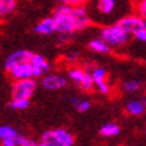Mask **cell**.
Here are the masks:
<instances>
[{
  "label": "cell",
  "instance_id": "6da1fadb",
  "mask_svg": "<svg viewBox=\"0 0 146 146\" xmlns=\"http://www.w3.org/2000/svg\"><path fill=\"white\" fill-rule=\"evenodd\" d=\"M52 16L58 34L71 35L87 28L91 24L90 15L83 5L59 4V7L54 11Z\"/></svg>",
  "mask_w": 146,
  "mask_h": 146
},
{
  "label": "cell",
  "instance_id": "7a4b0ae2",
  "mask_svg": "<svg viewBox=\"0 0 146 146\" xmlns=\"http://www.w3.org/2000/svg\"><path fill=\"white\" fill-rule=\"evenodd\" d=\"M75 137L66 129L47 130L40 137L42 146H74Z\"/></svg>",
  "mask_w": 146,
  "mask_h": 146
},
{
  "label": "cell",
  "instance_id": "3957f363",
  "mask_svg": "<svg viewBox=\"0 0 146 146\" xmlns=\"http://www.w3.org/2000/svg\"><path fill=\"white\" fill-rule=\"evenodd\" d=\"M101 38L110 47H121L129 42L130 35L117 23V24L103 27L101 30Z\"/></svg>",
  "mask_w": 146,
  "mask_h": 146
},
{
  "label": "cell",
  "instance_id": "277c9868",
  "mask_svg": "<svg viewBox=\"0 0 146 146\" xmlns=\"http://www.w3.org/2000/svg\"><path fill=\"white\" fill-rule=\"evenodd\" d=\"M36 90V82L34 78L16 79L12 86L13 99H30Z\"/></svg>",
  "mask_w": 146,
  "mask_h": 146
},
{
  "label": "cell",
  "instance_id": "5b68a950",
  "mask_svg": "<svg viewBox=\"0 0 146 146\" xmlns=\"http://www.w3.org/2000/svg\"><path fill=\"white\" fill-rule=\"evenodd\" d=\"M68 76L70 79L76 83V86L83 91H91L94 89V82H93V76L90 72H87L83 68H78L74 67L68 71Z\"/></svg>",
  "mask_w": 146,
  "mask_h": 146
},
{
  "label": "cell",
  "instance_id": "8992f818",
  "mask_svg": "<svg viewBox=\"0 0 146 146\" xmlns=\"http://www.w3.org/2000/svg\"><path fill=\"white\" fill-rule=\"evenodd\" d=\"M122 28L127 32L129 35H135L138 31H141L142 28L146 27V20L142 19L138 13L135 15H126L118 22Z\"/></svg>",
  "mask_w": 146,
  "mask_h": 146
},
{
  "label": "cell",
  "instance_id": "52a82bcc",
  "mask_svg": "<svg viewBox=\"0 0 146 146\" xmlns=\"http://www.w3.org/2000/svg\"><path fill=\"white\" fill-rule=\"evenodd\" d=\"M91 76H93L94 86L98 89V91L101 94L109 95L110 94V84L107 82V71L102 67H97L93 70Z\"/></svg>",
  "mask_w": 146,
  "mask_h": 146
},
{
  "label": "cell",
  "instance_id": "ba28073f",
  "mask_svg": "<svg viewBox=\"0 0 146 146\" xmlns=\"http://www.w3.org/2000/svg\"><path fill=\"white\" fill-rule=\"evenodd\" d=\"M9 75L12 76L13 79H26V78H34V72H32V66L30 60L26 62H20L18 64L12 66L8 70Z\"/></svg>",
  "mask_w": 146,
  "mask_h": 146
},
{
  "label": "cell",
  "instance_id": "9c48e42d",
  "mask_svg": "<svg viewBox=\"0 0 146 146\" xmlns=\"http://www.w3.org/2000/svg\"><path fill=\"white\" fill-rule=\"evenodd\" d=\"M66 84H67V79L62 75H58V74L46 75L44 78H43V80H42V86H43L46 90H50V91L63 89Z\"/></svg>",
  "mask_w": 146,
  "mask_h": 146
},
{
  "label": "cell",
  "instance_id": "30bf717a",
  "mask_svg": "<svg viewBox=\"0 0 146 146\" xmlns=\"http://www.w3.org/2000/svg\"><path fill=\"white\" fill-rule=\"evenodd\" d=\"M30 63H31V66H32L34 78L46 74L50 68V63L47 62V59L44 56H42V55H38V54H32L31 59H30Z\"/></svg>",
  "mask_w": 146,
  "mask_h": 146
},
{
  "label": "cell",
  "instance_id": "8fae6325",
  "mask_svg": "<svg viewBox=\"0 0 146 146\" xmlns=\"http://www.w3.org/2000/svg\"><path fill=\"white\" fill-rule=\"evenodd\" d=\"M32 56V52L31 51H27V50H18L9 55L4 62V68L7 71L11 68L12 66L18 64L20 62H26V60H30Z\"/></svg>",
  "mask_w": 146,
  "mask_h": 146
},
{
  "label": "cell",
  "instance_id": "7c38bea8",
  "mask_svg": "<svg viewBox=\"0 0 146 146\" xmlns=\"http://www.w3.org/2000/svg\"><path fill=\"white\" fill-rule=\"evenodd\" d=\"M34 31H35L36 34H39V35H51L54 32H56L54 16H48V18L42 19V20L34 27Z\"/></svg>",
  "mask_w": 146,
  "mask_h": 146
},
{
  "label": "cell",
  "instance_id": "4fadbf2b",
  "mask_svg": "<svg viewBox=\"0 0 146 146\" xmlns=\"http://www.w3.org/2000/svg\"><path fill=\"white\" fill-rule=\"evenodd\" d=\"M146 111V99H133L126 103V113L133 117L142 115Z\"/></svg>",
  "mask_w": 146,
  "mask_h": 146
},
{
  "label": "cell",
  "instance_id": "5bb4252c",
  "mask_svg": "<svg viewBox=\"0 0 146 146\" xmlns=\"http://www.w3.org/2000/svg\"><path fill=\"white\" fill-rule=\"evenodd\" d=\"M89 48L93 52H97V54H109L110 52V46L107 44L102 38L90 40L89 42Z\"/></svg>",
  "mask_w": 146,
  "mask_h": 146
},
{
  "label": "cell",
  "instance_id": "9a60e30c",
  "mask_svg": "<svg viewBox=\"0 0 146 146\" xmlns=\"http://www.w3.org/2000/svg\"><path fill=\"white\" fill-rule=\"evenodd\" d=\"M97 8L103 15H110L117 8V0H97Z\"/></svg>",
  "mask_w": 146,
  "mask_h": 146
},
{
  "label": "cell",
  "instance_id": "2e32d148",
  "mask_svg": "<svg viewBox=\"0 0 146 146\" xmlns=\"http://www.w3.org/2000/svg\"><path fill=\"white\" fill-rule=\"evenodd\" d=\"M16 9V0H0V19L7 18Z\"/></svg>",
  "mask_w": 146,
  "mask_h": 146
},
{
  "label": "cell",
  "instance_id": "e0dca14e",
  "mask_svg": "<svg viewBox=\"0 0 146 146\" xmlns=\"http://www.w3.org/2000/svg\"><path fill=\"white\" fill-rule=\"evenodd\" d=\"M121 131L119 126L117 123H106L103 125L101 127V135H103V137L106 138H110V137H115V135H118Z\"/></svg>",
  "mask_w": 146,
  "mask_h": 146
},
{
  "label": "cell",
  "instance_id": "ac0fdd59",
  "mask_svg": "<svg viewBox=\"0 0 146 146\" xmlns=\"http://www.w3.org/2000/svg\"><path fill=\"white\" fill-rule=\"evenodd\" d=\"M70 103L75 107L79 113H86V111H89L90 107H91V103H90L89 101H86V99H79V98H71Z\"/></svg>",
  "mask_w": 146,
  "mask_h": 146
},
{
  "label": "cell",
  "instance_id": "d6986e66",
  "mask_svg": "<svg viewBox=\"0 0 146 146\" xmlns=\"http://www.w3.org/2000/svg\"><path fill=\"white\" fill-rule=\"evenodd\" d=\"M16 137H18V131L13 127H11V126H0V141Z\"/></svg>",
  "mask_w": 146,
  "mask_h": 146
},
{
  "label": "cell",
  "instance_id": "ffe728a7",
  "mask_svg": "<svg viewBox=\"0 0 146 146\" xmlns=\"http://www.w3.org/2000/svg\"><path fill=\"white\" fill-rule=\"evenodd\" d=\"M141 89V83L138 82V80H126L123 84H122V90H123L125 93L127 94H133V93H137L138 90Z\"/></svg>",
  "mask_w": 146,
  "mask_h": 146
},
{
  "label": "cell",
  "instance_id": "44dd1931",
  "mask_svg": "<svg viewBox=\"0 0 146 146\" xmlns=\"http://www.w3.org/2000/svg\"><path fill=\"white\" fill-rule=\"evenodd\" d=\"M30 106V99H13L9 103V107L13 110H26Z\"/></svg>",
  "mask_w": 146,
  "mask_h": 146
},
{
  "label": "cell",
  "instance_id": "7402d4cb",
  "mask_svg": "<svg viewBox=\"0 0 146 146\" xmlns=\"http://www.w3.org/2000/svg\"><path fill=\"white\" fill-rule=\"evenodd\" d=\"M39 143L34 141L32 138L24 137V135H19L18 134V146H38Z\"/></svg>",
  "mask_w": 146,
  "mask_h": 146
},
{
  "label": "cell",
  "instance_id": "603a6c76",
  "mask_svg": "<svg viewBox=\"0 0 146 146\" xmlns=\"http://www.w3.org/2000/svg\"><path fill=\"white\" fill-rule=\"evenodd\" d=\"M137 13L142 19L146 20V0H138L137 1Z\"/></svg>",
  "mask_w": 146,
  "mask_h": 146
},
{
  "label": "cell",
  "instance_id": "cb8c5ba5",
  "mask_svg": "<svg viewBox=\"0 0 146 146\" xmlns=\"http://www.w3.org/2000/svg\"><path fill=\"white\" fill-rule=\"evenodd\" d=\"M59 4L64 5H83L87 0H56Z\"/></svg>",
  "mask_w": 146,
  "mask_h": 146
},
{
  "label": "cell",
  "instance_id": "d4e9b609",
  "mask_svg": "<svg viewBox=\"0 0 146 146\" xmlns=\"http://www.w3.org/2000/svg\"><path fill=\"white\" fill-rule=\"evenodd\" d=\"M134 36H135V38H137L139 42H142V43H146V27H145V28H142L141 31H138Z\"/></svg>",
  "mask_w": 146,
  "mask_h": 146
},
{
  "label": "cell",
  "instance_id": "484cf974",
  "mask_svg": "<svg viewBox=\"0 0 146 146\" xmlns=\"http://www.w3.org/2000/svg\"><path fill=\"white\" fill-rule=\"evenodd\" d=\"M38 146H42V145H40V143H39V145H38Z\"/></svg>",
  "mask_w": 146,
  "mask_h": 146
},
{
  "label": "cell",
  "instance_id": "4316f807",
  "mask_svg": "<svg viewBox=\"0 0 146 146\" xmlns=\"http://www.w3.org/2000/svg\"><path fill=\"white\" fill-rule=\"evenodd\" d=\"M145 134H146V130H145Z\"/></svg>",
  "mask_w": 146,
  "mask_h": 146
}]
</instances>
